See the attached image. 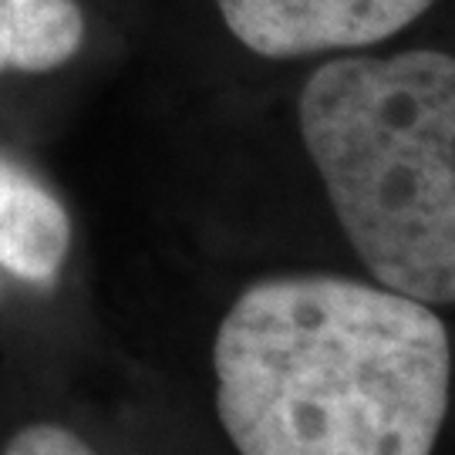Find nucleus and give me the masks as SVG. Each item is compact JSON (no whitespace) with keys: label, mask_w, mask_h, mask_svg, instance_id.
I'll use <instances>...</instances> for the list:
<instances>
[{"label":"nucleus","mask_w":455,"mask_h":455,"mask_svg":"<svg viewBox=\"0 0 455 455\" xmlns=\"http://www.w3.org/2000/svg\"><path fill=\"white\" fill-rule=\"evenodd\" d=\"M236 455H432L449 415L439 314L374 280L280 270L243 283L210 341Z\"/></svg>","instance_id":"nucleus-1"},{"label":"nucleus","mask_w":455,"mask_h":455,"mask_svg":"<svg viewBox=\"0 0 455 455\" xmlns=\"http://www.w3.org/2000/svg\"><path fill=\"white\" fill-rule=\"evenodd\" d=\"M297 122L374 283L455 304V54L331 58L300 88Z\"/></svg>","instance_id":"nucleus-2"},{"label":"nucleus","mask_w":455,"mask_h":455,"mask_svg":"<svg viewBox=\"0 0 455 455\" xmlns=\"http://www.w3.org/2000/svg\"><path fill=\"white\" fill-rule=\"evenodd\" d=\"M432 4L435 0H216L229 34L270 61L381 44Z\"/></svg>","instance_id":"nucleus-3"},{"label":"nucleus","mask_w":455,"mask_h":455,"mask_svg":"<svg viewBox=\"0 0 455 455\" xmlns=\"http://www.w3.org/2000/svg\"><path fill=\"white\" fill-rule=\"evenodd\" d=\"M75 250L65 199L28 165L0 152V274L51 291Z\"/></svg>","instance_id":"nucleus-4"},{"label":"nucleus","mask_w":455,"mask_h":455,"mask_svg":"<svg viewBox=\"0 0 455 455\" xmlns=\"http://www.w3.org/2000/svg\"><path fill=\"white\" fill-rule=\"evenodd\" d=\"M78 0H0V75H48L84 44Z\"/></svg>","instance_id":"nucleus-5"},{"label":"nucleus","mask_w":455,"mask_h":455,"mask_svg":"<svg viewBox=\"0 0 455 455\" xmlns=\"http://www.w3.org/2000/svg\"><path fill=\"white\" fill-rule=\"evenodd\" d=\"M0 455H105L98 449L88 428L75 425L61 415H28L14 422L4 439Z\"/></svg>","instance_id":"nucleus-6"}]
</instances>
